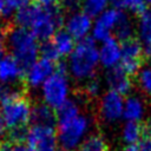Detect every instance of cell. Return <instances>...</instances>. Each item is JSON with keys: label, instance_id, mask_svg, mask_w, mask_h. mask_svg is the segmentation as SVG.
<instances>
[{"label": "cell", "instance_id": "obj_39", "mask_svg": "<svg viewBox=\"0 0 151 151\" xmlns=\"http://www.w3.org/2000/svg\"><path fill=\"white\" fill-rule=\"evenodd\" d=\"M124 151H140V150H139L138 144H130L124 149Z\"/></svg>", "mask_w": 151, "mask_h": 151}, {"label": "cell", "instance_id": "obj_21", "mask_svg": "<svg viewBox=\"0 0 151 151\" xmlns=\"http://www.w3.org/2000/svg\"><path fill=\"white\" fill-rule=\"evenodd\" d=\"M145 136V124L136 120H131L125 125L124 129V139L127 143L136 144L137 140H140Z\"/></svg>", "mask_w": 151, "mask_h": 151}, {"label": "cell", "instance_id": "obj_10", "mask_svg": "<svg viewBox=\"0 0 151 151\" xmlns=\"http://www.w3.org/2000/svg\"><path fill=\"white\" fill-rule=\"evenodd\" d=\"M24 76L25 68L12 54H7L0 61V84L14 85L24 79Z\"/></svg>", "mask_w": 151, "mask_h": 151}, {"label": "cell", "instance_id": "obj_40", "mask_svg": "<svg viewBox=\"0 0 151 151\" xmlns=\"http://www.w3.org/2000/svg\"><path fill=\"white\" fill-rule=\"evenodd\" d=\"M145 136L151 137V120L149 124H145Z\"/></svg>", "mask_w": 151, "mask_h": 151}, {"label": "cell", "instance_id": "obj_5", "mask_svg": "<svg viewBox=\"0 0 151 151\" xmlns=\"http://www.w3.org/2000/svg\"><path fill=\"white\" fill-rule=\"evenodd\" d=\"M64 22L63 9L58 5L42 6L41 11L31 27V31L38 40L47 41L60 29Z\"/></svg>", "mask_w": 151, "mask_h": 151}, {"label": "cell", "instance_id": "obj_14", "mask_svg": "<svg viewBox=\"0 0 151 151\" xmlns=\"http://www.w3.org/2000/svg\"><path fill=\"white\" fill-rule=\"evenodd\" d=\"M123 112V99L122 94L110 91L103 99L101 113L107 120H114L120 117Z\"/></svg>", "mask_w": 151, "mask_h": 151}, {"label": "cell", "instance_id": "obj_33", "mask_svg": "<svg viewBox=\"0 0 151 151\" xmlns=\"http://www.w3.org/2000/svg\"><path fill=\"white\" fill-rule=\"evenodd\" d=\"M98 87H99L98 81H97L96 79H93V80H91V81L87 83L86 88H85V92H86L88 96H92V97H93V96L97 94V92H98Z\"/></svg>", "mask_w": 151, "mask_h": 151}, {"label": "cell", "instance_id": "obj_18", "mask_svg": "<svg viewBox=\"0 0 151 151\" xmlns=\"http://www.w3.org/2000/svg\"><path fill=\"white\" fill-rule=\"evenodd\" d=\"M52 42L54 44L57 51L59 52L60 57H65V55H68V54H72V52L74 51L76 48V45H74V38L65 29H59L54 35L53 38L51 39Z\"/></svg>", "mask_w": 151, "mask_h": 151}, {"label": "cell", "instance_id": "obj_20", "mask_svg": "<svg viewBox=\"0 0 151 151\" xmlns=\"http://www.w3.org/2000/svg\"><path fill=\"white\" fill-rule=\"evenodd\" d=\"M77 113H78V109H77L76 104L71 100H66L60 107H58L55 110L57 126L67 124L68 122L73 120L77 117Z\"/></svg>", "mask_w": 151, "mask_h": 151}, {"label": "cell", "instance_id": "obj_26", "mask_svg": "<svg viewBox=\"0 0 151 151\" xmlns=\"http://www.w3.org/2000/svg\"><path fill=\"white\" fill-rule=\"evenodd\" d=\"M142 112H143V109L139 100H137L136 98H130L126 101L124 114H125V118H127L130 122L139 119V117L142 116Z\"/></svg>", "mask_w": 151, "mask_h": 151}, {"label": "cell", "instance_id": "obj_36", "mask_svg": "<svg viewBox=\"0 0 151 151\" xmlns=\"http://www.w3.org/2000/svg\"><path fill=\"white\" fill-rule=\"evenodd\" d=\"M109 2H110L116 9L125 8V2H124V0H109Z\"/></svg>", "mask_w": 151, "mask_h": 151}, {"label": "cell", "instance_id": "obj_41", "mask_svg": "<svg viewBox=\"0 0 151 151\" xmlns=\"http://www.w3.org/2000/svg\"><path fill=\"white\" fill-rule=\"evenodd\" d=\"M5 11V0H0V14Z\"/></svg>", "mask_w": 151, "mask_h": 151}, {"label": "cell", "instance_id": "obj_31", "mask_svg": "<svg viewBox=\"0 0 151 151\" xmlns=\"http://www.w3.org/2000/svg\"><path fill=\"white\" fill-rule=\"evenodd\" d=\"M139 81H140L143 90L151 94V67L145 68L139 74Z\"/></svg>", "mask_w": 151, "mask_h": 151}, {"label": "cell", "instance_id": "obj_38", "mask_svg": "<svg viewBox=\"0 0 151 151\" xmlns=\"http://www.w3.org/2000/svg\"><path fill=\"white\" fill-rule=\"evenodd\" d=\"M37 1L42 6H50V5H57V2L60 0H37Z\"/></svg>", "mask_w": 151, "mask_h": 151}, {"label": "cell", "instance_id": "obj_35", "mask_svg": "<svg viewBox=\"0 0 151 151\" xmlns=\"http://www.w3.org/2000/svg\"><path fill=\"white\" fill-rule=\"evenodd\" d=\"M6 50H7V42H6V35L0 32V61L7 55L6 54Z\"/></svg>", "mask_w": 151, "mask_h": 151}, {"label": "cell", "instance_id": "obj_22", "mask_svg": "<svg viewBox=\"0 0 151 151\" xmlns=\"http://www.w3.org/2000/svg\"><path fill=\"white\" fill-rule=\"evenodd\" d=\"M79 151H111V149L101 134H92L81 143Z\"/></svg>", "mask_w": 151, "mask_h": 151}, {"label": "cell", "instance_id": "obj_32", "mask_svg": "<svg viewBox=\"0 0 151 151\" xmlns=\"http://www.w3.org/2000/svg\"><path fill=\"white\" fill-rule=\"evenodd\" d=\"M79 7H81L80 0H60V8L63 11H77Z\"/></svg>", "mask_w": 151, "mask_h": 151}, {"label": "cell", "instance_id": "obj_8", "mask_svg": "<svg viewBox=\"0 0 151 151\" xmlns=\"http://www.w3.org/2000/svg\"><path fill=\"white\" fill-rule=\"evenodd\" d=\"M55 64L57 63L39 58L25 71V84L32 88L41 87L44 83L54 73Z\"/></svg>", "mask_w": 151, "mask_h": 151}, {"label": "cell", "instance_id": "obj_37", "mask_svg": "<svg viewBox=\"0 0 151 151\" xmlns=\"http://www.w3.org/2000/svg\"><path fill=\"white\" fill-rule=\"evenodd\" d=\"M6 130H7V129H6V126H5V123H4V119H2V114H1V107H0V142H1V139L4 138Z\"/></svg>", "mask_w": 151, "mask_h": 151}, {"label": "cell", "instance_id": "obj_1", "mask_svg": "<svg viewBox=\"0 0 151 151\" xmlns=\"http://www.w3.org/2000/svg\"><path fill=\"white\" fill-rule=\"evenodd\" d=\"M6 42L12 54L25 68V71L38 60L39 44L37 37L28 28L14 26L6 34Z\"/></svg>", "mask_w": 151, "mask_h": 151}, {"label": "cell", "instance_id": "obj_17", "mask_svg": "<svg viewBox=\"0 0 151 151\" xmlns=\"http://www.w3.org/2000/svg\"><path fill=\"white\" fill-rule=\"evenodd\" d=\"M41 7H42V5H40V4H29L25 7H22L21 9H19L18 12H15L14 20H15L17 26L31 29L32 25L34 24L35 19L38 18V15L41 11Z\"/></svg>", "mask_w": 151, "mask_h": 151}, {"label": "cell", "instance_id": "obj_27", "mask_svg": "<svg viewBox=\"0 0 151 151\" xmlns=\"http://www.w3.org/2000/svg\"><path fill=\"white\" fill-rule=\"evenodd\" d=\"M21 94V92L15 88L13 85H6V84H0V105L14 99Z\"/></svg>", "mask_w": 151, "mask_h": 151}, {"label": "cell", "instance_id": "obj_30", "mask_svg": "<svg viewBox=\"0 0 151 151\" xmlns=\"http://www.w3.org/2000/svg\"><path fill=\"white\" fill-rule=\"evenodd\" d=\"M0 151H32V150L26 143H13L11 140H7L1 143Z\"/></svg>", "mask_w": 151, "mask_h": 151}, {"label": "cell", "instance_id": "obj_42", "mask_svg": "<svg viewBox=\"0 0 151 151\" xmlns=\"http://www.w3.org/2000/svg\"><path fill=\"white\" fill-rule=\"evenodd\" d=\"M144 1H145L146 4H150V5H151V0H144Z\"/></svg>", "mask_w": 151, "mask_h": 151}, {"label": "cell", "instance_id": "obj_28", "mask_svg": "<svg viewBox=\"0 0 151 151\" xmlns=\"http://www.w3.org/2000/svg\"><path fill=\"white\" fill-rule=\"evenodd\" d=\"M125 8H129L131 12H133L137 15H143L146 9V2L144 0H124Z\"/></svg>", "mask_w": 151, "mask_h": 151}, {"label": "cell", "instance_id": "obj_3", "mask_svg": "<svg viewBox=\"0 0 151 151\" xmlns=\"http://www.w3.org/2000/svg\"><path fill=\"white\" fill-rule=\"evenodd\" d=\"M0 107L5 126L8 131L28 127V124H31L33 106L31 105V101L27 99V97L22 93L14 99L0 105Z\"/></svg>", "mask_w": 151, "mask_h": 151}, {"label": "cell", "instance_id": "obj_15", "mask_svg": "<svg viewBox=\"0 0 151 151\" xmlns=\"http://www.w3.org/2000/svg\"><path fill=\"white\" fill-rule=\"evenodd\" d=\"M120 57H122L120 45L114 38L110 37L103 42V46L99 52V59L101 60L103 65H105L106 67H113L119 61Z\"/></svg>", "mask_w": 151, "mask_h": 151}, {"label": "cell", "instance_id": "obj_29", "mask_svg": "<svg viewBox=\"0 0 151 151\" xmlns=\"http://www.w3.org/2000/svg\"><path fill=\"white\" fill-rule=\"evenodd\" d=\"M31 4V0H5V11L4 14H12L18 12L22 7Z\"/></svg>", "mask_w": 151, "mask_h": 151}, {"label": "cell", "instance_id": "obj_11", "mask_svg": "<svg viewBox=\"0 0 151 151\" xmlns=\"http://www.w3.org/2000/svg\"><path fill=\"white\" fill-rule=\"evenodd\" d=\"M120 14H122V11L116 9V8L107 9V11L103 12L94 24L93 38L97 40H103V41L109 39L110 32H111V29H114Z\"/></svg>", "mask_w": 151, "mask_h": 151}, {"label": "cell", "instance_id": "obj_2", "mask_svg": "<svg viewBox=\"0 0 151 151\" xmlns=\"http://www.w3.org/2000/svg\"><path fill=\"white\" fill-rule=\"evenodd\" d=\"M99 59V53L96 48L93 38H84L76 45L71 54L70 66L72 73L78 78L90 77L93 73L94 66Z\"/></svg>", "mask_w": 151, "mask_h": 151}, {"label": "cell", "instance_id": "obj_13", "mask_svg": "<svg viewBox=\"0 0 151 151\" xmlns=\"http://www.w3.org/2000/svg\"><path fill=\"white\" fill-rule=\"evenodd\" d=\"M106 77L111 91H114L119 94H125L129 92L131 87V77L120 67V65L110 67Z\"/></svg>", "mask_w": 151, "mask_h": 151}, {"label": "cell", "instance_id": "obj_24", "mask_svg": "<svg viewBox=\"0 0 151 151\" xmlns=\"http://www.w3.org/2000/svg\"><path fill=\"white\" fill-rule=\"evenodd\" d=\"M107 2L109 0H83L81 2L83 13H85L90 18L100 15L104 12Z\"/></svg>", "mask_w": 151, "mask_h": 151}, {"label": "cell", "instance_id": "obj_7", "mask_svg": "<svg viewBox=\"0 0 151 151\" xmlns=\"http://www.w3.org/2000/svg\"><path fill=\"white\" fill-rule=\"evenodd\" d=\"M58 142L55 127L31 125L25 143L32 151H58Z\"/></svg>", "mask_w": 151, "mask_h": 151}, {"label": "cell", "instance_id": "obj_23", "mask_svg": "<svg viewBox=\"0 0 151 151\" xmlns=\"http://www.w3.org/2000/svg\"><path fill=\"white\" fill-rule=\"evenodd\" d=\"M114 33H116L117 39L120 40V42L133 37L132 25H131L129 18L126 17V14H124V12H122V14L118 19V22L114 27Z\"/></svg>", "mask_w": 151, "mask_h": 151}, {"label": "cell", "instance_id": "obj_34", "mask_svg": "<svg viewBox=\"0 0 151 151\" xmlns=\"http://www.w3.org/2000/svg\"><path fill=\"white\" fill-rule=\"evenodd\" d=\"M138 146H139V150L140 151H151V137L144 136L139 140Z\"/></svg>", "mask_w": 151, "mask_h": 151}, {"label": "cell", "instance_id": "obj_16", "mask_svg": "<svg viewBox=\"0 0 151 151\" xmlns=\"http://www.w3.org/2000/svg\"><path fill=\"white\" fill-rule=\"evenodd\" d=\"M31 125H41V126H52L57 125V114L52 107L46 104H39L33 106L31 116Z\"/></svg>", "mask_w": 151, "mask_h": 151}, {"label": "cell", "instance_id": "obj_25", "mask_svg": "<svg viewBox=\"0 0 151 151\" xmlns=\"http://www.w3.org/2000/svg\"><path fill=\"white\" fill-rule=\"evenodd\" d=\"M39 55H40V58L53 61V63H58L59 59L61 58L59 52L57 51L54 44L52 42V40L42 41V44L39 47Z\"/></svg>", "mask_w": 151, "mask_h": 151}, {"label": "cell", "instance_id": "obj_4", "mask_svg": "<svg viewBox=\"0 0 151 151\" xmlns=\"http://www.w3.org/2000/svg\"><path fill=\"white\" fill-rule=\"evenodd\" d=\"M66 66L63 61L55 64L54 73L41 86L42 98L46 105L57 110L66 101L67 96V80H66Z\"/></svg>", "mask_w": 151, "mask_h": 151}, {"label": "cell", "instance_id": "obj_19", "mask_svg": "<svg viewBox=\"0 0 151 151\" xmlns=\"http://www.w3.org/2000/svg\"><path fill=\"white\" fill-rule=\"evenodd\" d=\"M139 34L143 40L144 53L146 58H151V9L146 11L140 17Z\"/></svg>", "mask_w": 151, "mask_h": 151}, {"label": "cell", "instance_id": "obj_12", "mask_svg": "<svg viewBox=\"0 0 151 151\" xmlns=\"http://www.w3.org/2000/svg\"><path fill=\"white\" fill-rule=\"evenodd\" d=\"M91 18L83 12L73 13L66 21V31L77 40H83L91 28Z\"/></svg>", "mask_w": 151, "mask_h": 151}, {"label": "cell", "instance_id": "obj_6", "mask_svg": "<svg viewBox=\"0 0 151 151\" xmlns=\"http://www.w3.org/2000/svg\"><path fill=\"white\" fill-rule=\"evenodd\" d=\"M120 67L130 77H134L146 59L143 45L137 38L132 37L120 42Z\"/></svg>", "mask_w": 151, "mask_h": 151}, {"label": "cell", "instance_id": "obj_9", "mask_svg": "<svg viewBox=\"0 0 151 151\" xmlns=\"http://www.w3.org/2000/svg\"><path fill=\"white\" fill-rule=\"evenodd\" d=\"M86 129V120L83 117H76L67 124L57 126L58 140L66 150H71L76 146L79 138Z\"/></svg>", "mask_w": 151, "mask_h": 151}, {"label": "cell", "instance_id": "obj_43", "mask_svg": "<svg viewBox=\"0 0 151 151\" xmlns=\"http://www.w3.org/2000/svg\"><path fill=\"white\" fill-rule=\"evenodd\" d=\"M58 151H71V150H66V149H63V150H58Z\"/></svg>", "mask_w": 151, "mask_h": 151}]
</instances>
